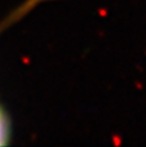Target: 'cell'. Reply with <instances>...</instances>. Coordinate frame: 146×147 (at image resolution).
<instances>
[{
	"instance_id": "1",
	"label": "cell",
	"mask_w": 146,
	"mask_h": 147,
	"mask_svg": "<svg viewBox=\"0 0 146 147\" xmlns=\"http://www.w3.org/2000/svg\"><path fill=\"white\" fill-rule=\"evenodd\" d=\"M0 133H1V127H0Z\"/></svg>"
}]
</instances>
